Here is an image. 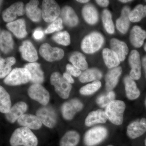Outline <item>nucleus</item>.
Wrapping results in <instances>:
<instances>
[{
    "instance_id": "58836bf2",
    "label": "nucleus",
    "mask_w": 146,
    "mask_h": 146,
    "mask_svg": "<svg viewBox=\"0 0 146 146\" xmlns=\"http://www.w3.org/2000/svg\"><path fill=\"white\" fill-rule=\"evenodd\" d=\"M101 86V82L100 80L94 81L81 87L80 89V93L84 96H89L96 93Z\"/></svg>"
},
{
    "instance_id": "cd10ccee",
    "label": "nucleus",
    "mask_w": 146,
    "mask_h": 146,
    "mask_svg": "<svg viewBox=\"0 0 146 146\" xmlns=\"http://www.w3.org/2000/svg\"><path fill=\"white\" fill-rule=\"evenodd\" d=\"M84 19L87 23L94 25L98 21V13L94 5L88 4L84 6L82 9Z\"/></svg>"
},
{
    "instance_id": "603ef678",
    "label": "nucleus",
    "mask_w": 146,
    "mask_h": 146,
    "mask_svg": "<svg viewBox=\"0 0 146 146\" xmlns=\"http://www.w3.org/2000/svg\"><path fill=\"white\" fill-rule=\"evenodd\" d=\"M145 146H146V138L145 140Z\"/></svg>"
},
{
    "instance_id": "8fccbe9b",
    "label": "nucleus",
    "mask_w": 146,
    "mask_h": 146,
    "mask_svg": "<svg viewBox=\"0 0 146 146\" xmlns=\"http://www.w3.org/2000/svg\"><path fill=\"white\" fill-rule=\"evenodd\" d=\"M144 49L145 50V51L146 52V42L145 44V46H144Z\"/></svg>"
},
{
    "instance_id": "bb28decb",
    "label": "nucleus",
    "mask_w": 146,
    "mask_h": 146,
    "mask_svg": "<svg viewBox=\"0 0 146 146\" xmlns=\"http://www.w3.org/2000/svg\"><path fill=\"white\" fill-rule=\"evenodd\" d=\"M123 81L126 95L127 98L132 100L139 98L141 92L134 80L131 78L129 76H126L124 78Z\"/></svg>"
},
{
    "instance_id": "2eb2a0df",
    "label": "nucleus",
    "mask_w": 146,
    "mask_h": 146,
    "mask_svg": "<svg viewBox=\"0 0 146 146\" xmlns=\"http://www.w3.org/2000/svg\"><path fill=\"white\" fill-rule=\"evenodd\" d=\"M22 57L25 60L33 63L38 59V54L36 49L31 42L25 41L19 48Z\"/></svg>"
},
{
    "instance_id": "1a4fd4ad",
    "label": "nucleus",
    "mask_w": 146,
    "mask_h": 146,
    "mask_svg": "<svg viewBox=\"0 0 146 146\" xmlns=\"http://www.w3.org/2000/svg\"><path fill=\"white\" fill-rule=\"evenodd\" d=\"M39 53L45 60L49 62L61 60L64 56V50L57 47H52L48 43L41 45Z\"/></svg>"
},
{
    "instance_id": "7c9ffc66",
    "label": "nucleus",
    "mask_w": 146,
    "mask_h": 146,
    "mask_svg": "<svg viewBox=\"0 0 146 146\" xmlns=\"http://www.w3.org/2000/svg\"><path fill=\"white\" fill-rule=\"evenodd\" d=\"M102 77V72L97 68L88 69L82 73L79 78L80 81L82 83L89 82L97 81L101 79Z\"/></svg>"
},
{
    "instance_id": "5701e85b",
    "label": "nucleus",
    "mask_w": 146,
    "mask_h": 146,
    "mask_svg": "<svg viewBox=\"0 0 146 146\" xmlns=\"http://www.w3.org/2000/svg\"><path fill=\"white\" fill-rule=\"evenodd\" d=\"M108 119L105 111L98 109L89 113L85 119V125L86 126L91 127L97 124L104 123Z\"/></svg>"
},
{
    "instance_id": "2f4dec72",
    "label": "nucleus",
    "mask_w": 146,
    "mask_h": 146,
    "mask_svg": "<svg viewBox=\"0 0 146 146\" xmlns=\"http://www.w3.org/2000/svg\"><path fill=\"white\" fill-rule=\"evenodd\" d=\"M80 136L75 131H68L60 139V146H77L79 143Z\"/></svg>"
},
{
    "instance_id": "a211bd4d",
    "label": "nucleus",
    "mask_w": 146,
    "mask_h": 146,
    "mask_svg": "<svg viewBox=\"0 0 146 146\" xmlns=\"http://www.w3.org/2000/svg\"><path fill=\"white\" fill-rule=\"evenodd\" d=\"M146 38V31L138 26H135L130 31L129 40L132 46L135 48H141Z\"/></svg>"
},
{
    "instance_id": "f704fd0d",
    "label": "nucleus",
    "mask_w": 146,
    "mask_h": 146,
    "mask_svg": "<svg viewBox=\"0 0 146 146\" xmlns=\"http://www.w3.org/2000/svg\"><path fill=\"white\" fill-rule=\"evenodd\" d=\"M16 60L13 56H10L0 60V78L6 77L11 71V66L16 63Z\"/></svg>"
},
{
    "instance_id": "5fc2aeb1",
    "label": "nucleus",
    "mask_w": 146,
    "mask_h": 146,
    "mask_svg": "<svg viewBox=\"0 0 146 146\" xmlns=\"http://www.w3.org/2000/svg\"><path fill=\"white\" fill-rule=\"evenodd\" d=\"M145 2H146V1H145Z\"/></svg>"
},
{
    "instance_id": "49530a36",
    "label": "nucleus",
    "mask_w": 146,
    "mask_h": 146,
    "mask_svg": "<svg viewBox=\"0 0 146 146\" xmlns=\"http://www.w3.org/2000/svg\"><path fill=\"white\" fill-rule=\"evenodd\" d=\"M142 65L143 68L144 72H145V78H146V55L145 56L142 61Z\"/></svg>"
},
{
    "instance_id": "393cba45",
    "label": "nucleus",
    "mask_w": 146,
    "mask_h": 146,
    "mask_svg": "<svg viewBox=\"0 0 146 146\" xmlns=\"http://www.w3.org/2000/svg\"><path fill=\"white\" fill-rule=\"evenodd\" d=\"M7 27L18 38H23L27 35L25 22L23 19H19L8 23Z\"/></svg>"
},
{
    "instance_id": "423d86ee",
    "label": "nucleus",
    "mask_w": 146,
    "mask_h": 146,
    "mask_svg": "<svg viewBox=\"0 0 146 146\" xmlns=\"http://www.w3.org/2000/svg\"><path fill=\"white\" fill-rule=\"evenodd\" d=\"M106 128L96 126L86 131L84 136V143L86 146H96L103 142L108 136Z\"/></svg>"
},
{
    "instance_id": "f3484780",
    "label": "nucleus",
    "mask_w": 146,
    "mask_h": 146,
    "mask_svg": "<svg viewBox=\"0 0 146 146\" xmlns=\"http://www.w3.org/2000/svg\"><path fill=\"white\" fill-rule=\"evenodd\" d=\"M27 108V105L25 102H18L11 107L8 113L6 114L5 117L9 122L14 123L25 114Z\"/></svg>"
},
{
    "instance_id": "f8f14e48",
    "label": "nucleus",
    "mask_w": 146,
    "mask_h": 146,
    "mask_svg": "<svg viewBox=\"0 0 146 146\" xmlns=\"http://www.w3.org/2000/svg\"><path fill=\"white\" fill-rule=\"evenodd\" d=\"M42 123L47 127L52 128L55 125L57 117L55 112L50 108L43 107L39 108L36 113Z\"/></svg>"
},
{
    "instance_id": "79ce46f5",
    "label": "nucleus",
    "mask_w": 146,
    "mask_h": 146,
    "mask_svg": "<svg viewBox=\"0 0 146 146\" xmlns=\"http://www.w3.org/2000/svg\"><path fill=\"white\" fill-rule=\"evenodd\" d=\"M66 68L67 72L69 73L71 75L74 76L76 77H79L81 74V70L73 65L68 64L66 65Z\"/></svg>"
},
{
    "instance_id": "412c9836",
    "label": "nucleus",
    "mask_w": 146,
    "mask_h": 146,
    "mask_svg": "<svg viewBox=\"0 0 146 146\" xmlns=\"http://www.w3.org/2000/svg\"><path fill=\"white\" fill-rule=\"evenodd\" d=\"M130 11V8L128 6L124 7L121 11V16L116 21L117 28L122 34H125L130 26L129 14Z\"/></svg>"
},
{
    "instance_id": "7ed1b4c3",
    "label": "nucleus",
    "mask_w": 146,
    "mask_h": 146,
    "mask_svg": "<svg viewBox=\"0 0 146 146\" xmlns=\"http://www.w3.org/2000/svg\"><path fill=\"white\" fill-rule=\"evenodd\" d=\"M104 42V37L100 33L94 32L84 38L81 43V49L86 53H94L102 48Z\"/></svg>"
},
{
    "instance_id": "ddd939ff",
    "label": "nucleus",
    "mask_w": 146,
    "mask_h": 146,
    "mask_svg": "<svg viewBox=\"0 0 146 146\" xmlns=\"http://www.w3.org/2000/svg\"><path fill=\"white\" fill-rule=\"evenodd\" d=\"M146 132V119L142 118L133 121L127 126V135L131 139H136Z\"/></svg>"
},
{
    "instance_id": "72a5a7b5",
    "label": "nucleus",
    "mask_w": 146,
    "mask_h": 146,
    "mask_svg": "<svg viewBox=\"0 0 146 146\" xmlns=\"http://www.w3.org/2000/svg\"><path fill=\"white\" fill-rule=\"evenodd\" d=\"M11 106L10 96L3 86H0V111L7 114L11 109Z\"/></svg>"
},
{
    "instance_id": "09e8293b",
    "label": "nucleus",
    "mask_w": 146,
    "mask_h": 146,
    "mask_svg": "<svg viewBox=\"0 0 146 146\" xmlns=\"http://www.w3.org/2000/svg\"><path fill=\"white\" fill-rule=\"evenodd\" d=\"M131 0H120L119 1L123 3H127L131 1Z\"/></svg>"
},
{
    "instance_id": "f257e3e1",
    "label": "nucleus",
    "mask_w": 146,
    "mask_h": 146,
    "mask_svg": "<svg viewBox=\"0 0 146 146\" xmlns=\"http://www.w3.org/2000/svg\"><path fill=\"white\" fill-rule=\"evenodd\" d=\"M38 139L29 128L23 127L16 129L11 135V146H37Z\"/></svg>"
},
{
    "instance_id": "c85d7f7f",
    "label": "nucleus",
    "mask_w": 146,
    "mask_h": 146,
    "mask_svg": "<svg viewBox=\"0 0 146 146\" xmlns=\"http://www.w3.org/2000/svg\"><path fill=\"white\" fill-rule=\"evenodd\" d=\"M14 42L10 33L3 30L0 34V48L3 52L7 54L10 52L13 48Z\"/></svg>"
},
{
    "instance_id": "dca6fc26",
    "label": "nucleus",
    "mask_w": 146,
    "mask_h": 146,
    "mask_svg": "<svg viewBox=\"0 0 146 146\" xmlns=\"http://www.w3.org/2000/svg\"><path fill=\"white\" fill-rule=\"evenodd\" d=\"M122 72L121 67L111 69L105 76L106 89L107 91H112L117 84L119 79Z\"/></svg>"
},
{
    "instance_id": "4be33fe9",
    "label": "nucleus",
    "mask_w": 146,
    "mask_h": 146,
    "mask_svg": "<svg viewBox=\"0 0 146 146\" xmlns=\"http://www.w3.org/2000/svg\"><path fill=\"white\" fill-rule=\"evenodd\" d=\"M39 4V1L32 0L26 5L25 10L27 16L33 22H39L42 17V11L38 7Z\"/></svg>"
},
{
    "instance_id": "6e6552de",
    "label": "nucleus",
    "mask_w": 146,
    "mask_h": 146,
    "mask_svg": "<svg viewBox=\"0 0 146 146\" xmlns=\"http://www.w3.org/2000/svg\"><path fill=\"white\" fill-rule=\"evenodd\" d=\"M29 96L43 106H46L50 100V94L44 87L39 84H33L28 90Z\"/></svg>"
},
{
    "instance_id": "37998d69",
    "label": "nucleus",
    "mask_w": 146,
    "mask_h": 146,
    "mask_svg": "<svg viewBox=\"0 0 146 146\" xmlns=\"http://www.w3.org/2000/svg\"><path fill=\"white\" fill-rule=\"evenodd\" d=\"M33 36H34L35 39L36 40H40L44 37V32L41 30H36L33 33Z\"/></svg>"
},
{
    "instance_id": "4c0bfd02",
    "label": "nucleus",
    "mask_w": 146,
    "mask_h": 146,
    "mask_svg": "<svg viewBox=\"0 0 146 146\" xmlns=\"http://www.w3.org/2000/svg\"><path fill=\"white\" fill-rule=\"evenodd\" d=\"M115 94L114 91H108L105 94H101L97 98L96 103L100 107L104 108L115 100Z\"/></svg>"
},
{
    "instance_id": "20e7f679",
    "label": "nucleus",
    "mask_w": 146,
    "mask_h": 146,
    "mask_svg": "<svg viewBox=\"0 0 146 146\" xmlns=\"http://www.w3.org/2000/svg\"><path fill=\"white\" fill-rule=\"evenodd\" d=\"M31 79V75L28 70L25 68H16L7 76L4 82L9 86H17L25 84Z\"/></svg>"
},
{
    "instance_id": "a19ab883",
    "label": "nucleus",
    "mask_w": 146,
    "mask_h": 146,
    "mask_svg": "<svg viewBox=\"0 0 146 146\" xmlns=\"http://www.w3.org/2000/svg\"><path fill=\"white\" fill-rule=\"evenodd\" d=\"M63 20L61 18H58L52 22L45 30V33L49 34L55 31H59L63 29Z\"/></svg>"
},
{
    "instance_id": "f03ea898",
    "label": "nucleus",
    "mask_w": 146,
    "mask_h": 146,
    "mask_svg": "<svg viewBox=\"0 0 146 146\" xmlns=\"http://www.w3.org/2000/svg\"><path fill=\"white\" fill-rule=\"evenodd\" d=\"M126 108L124 102L120 100H114L106 107L105 112L108 119L115 125L123 123V115Z\"/></svg>"
},
{
    "instance_id": "473e14b6",
    "label": "nucleus",
    "mask_w": 146,
    "mask_h": 146,
    "mask_svg": "<svg viewBox=\"0 0 146 146\" xmlns=\"http://www.w3.org/2000/svg\"><path fill=\"white\" fill-rule=\"evenodd\" d=\"M69 60L72 65L79 70L85 71L88 69V64L86 58L81 52H75L73 53L70 56Z\"/></svg>"
},
{
    "instance_id": "de8ad7c7",
    "label": "nucleus",
    "mask_w": 146,
    "mask_h": 146,
    "mask_svg": "<svg viewBox=\"0 0 146 146\" xmlns=\"http://www.w3.org/2000/svg\"><path fill=\"white\" fill-rule=\"evenodd\" d=\"M77 1L82 3H88L89 1V0H77Z\"/></svg>"
},
{
    "instance_id": "9b49d317",
    "label": "nucleus",
    "mask_w": 146,
    "mask_h": 146,
    "mask_svg": "<svg viewBox=\"0 0 146 146\" xmlns=\"http://www.w3.org/2000/svg\"><path fill=\"white\" fill-rule=\"evenodd\" d=\"M131 70L129 77L133 80H138L141 76V61L139 53L136 50L131 51L128 58Z\"/></svg>"
},
{
    "instance_id": "864d4df0",
    "label": "nucleus",
    "mask_w": 146,
    "mask_h": 146,
    "mask_svg": "<svg viewBox=\"0 0 146 146\" xmlns=\"http://www.w3.org/2000/svg\"><path fill=\"white\" fill-rule=\"evenodd\" d=\"M107 146H114L112 145H108Z\"/></svg>"
},
{
    "instance_id": "0eeeda50",
    "label": "nucleus",
    "mask_w": 146,
    "mask_h": 146,
    "mask_svg": "<svg viewBox=\"0 0 146 146\" xmlns=\"http://www.w3.org/2000/svg\"><path fill=\"white\" fill-rule=\"evenodd\" d=\"M42 11V18L47 23L56 20L61 12L59 5L53 0L43 1Z\"/></svg>"
},
{
    "instance_id": "c9c22d12",
    "label": "nucleus",
    "mask_w": 146,
    "mask_h": 146,
    "mask_svg": "<svg viewBox=\"0 0 146 146\" xmlns=\"http://www.w3.org/2000/svg\"><path fill=\"white\" fill-rule=\"evenodd\" d=\"M146 17V5H138L133 10L130 11L129 18L132 23L140 22Z\"/></svg>"
},
{
    "instance_id": "a878e982",
    "label": "nucleus",
    "mask_w": 146,
    "mask_h": 146,
    "mask_svg": "<svg viewBox=\"0 0 146 146\" xmlns=\"http://www.w3.org/2000/svg\"><path fill=\"white\" fill-rule=\"evenodd\" d=\"M110 46L111 49L117 54L120 61L125 60L128 53L129 49L124 42L116 38H112L110 40Z\"/></svg>"
},
{
    "instance_id": "ea45409f",
    "label": "nucleus",
    "mask_w": 146,
    "mask_h": 146,
    "mask_svg": "<svg viewBox=\"0 0 146 146\" xmlns=\"http://www.w3.org/2000/svg\"><path fill=\"white\" fill-rule=\"evenodd\" d=\"M52 39L58 44L67 46L70 44V36L68 32H60L52 36Z\"/></svg>"
},
{
    "instance_id": "6ab92c4d",
    "label": "nucleus",
    "mask_w": 146,
    "mask_h": 146,
    "mask_svg": "<svg viewBox=\"0 0 146 146\" xmlns=\"http://www.w3.org/2000/svg\"><path fill=\"white\" fill-rule=\"evenodd\" d=\"M18 122L21 126L35 130L40 129L42 125V122L37 116L30 114H24L18 119Z\"/></svg>"
},
{
    "instance_id": "c03bdc74",
    "label": "nucleus",
    "mask_w": 146,
    "mask_h": 146,
    "mask_svg": "<svg viewBox=\"0 0 146 146\" xmlns=\"http://www.w3.org/2000/svg\"><path fill=\"white\" fill-rule=\"evenodd\" d=\"M63 76L65 80L71 84L74 83V79L72 77V76L67 72L63 73Z\"/></svg>"
},
{
    "instance_id": "39448f33",
    "label": "nucleus",
    "mask_w": 146,
    "mask_h": 146,
    "mask_svg": "<svg viewBox=\"0 0 146 146\" xmlns=\"http://www.w3.org/2000/svg\"><path fill=\"white\" fill-rule=\"evenodd\" d=\"M50 81L51 84L54 86L56 92L60 98L64 99L68 98L72 90V85L65 80L61 74L57 72L52 73Z\"/></svg>"
},
{
    "instance_id": "4468645a",
    "label": "nucleus",
    "mask_w": 146,
    "mask_h": 146,
    "mask_svg": "<svg viewBox=\"0 0 146 146\" xmlns=\"http://www.w3.org/2000/svg\"><path fill=\"white\" fill-rule=\"evenodd\" d=\"M25 11L23 3L22 2L14 3L3 11V20L7 23L13 22L17 16H23Z\"/></svg>"
},
{
    "instance_id": "e433bc0d",
    "label": "nucleus",
    "mask_w": 146,
    "mask_h": 146,
    "mask_svg": "<svg viewBox=\"0 0 146 146\" xmlns=\"http://www.w3.org/2000/svg\"><path fill=\"white\" fill-rule=\"evenodd\" d=\"M102 21L105 29L108 33L112 34L115 32V26L112 19V15L109 10L105 9L102 15Z\"/></svg>"
},
{
    "instance_id": "aec40b11",
    "label": "nucleus",
    "mask_w": 146,
    "mask_h": 146,
    "mask_svg": "<svg viewBox=\"0 0 146 146\" xmlns=\"http://www.w3.org/2000/svg\"><path fill=\"white\" fill-rule=\"evenodd\" d=\"M60 15L64 23L68 27H75L78 23L77 15L74 9L69 6H65L62 8Z\"/></svg>"
},
{
    "instance_id": "a18cd8bd",
    "label": "nucleus",
    "mask_w": 146,
    "mask_h": 146,
    "mask_svg": "<svg viewBox=\"0 0 146 146\" xmlns=\"http://www.w3.org/2000/svg\"><path fill=\"white\" fill-rule=\"evenodd\" d=\"M96 1L99 5L102 7H107L109 4L108 0H97Z\"/></svg>"
},
{
    "instance_id": "c756f323",
    "label": "nucleus",
    "mask_w": 146,
    "mask_h": 146,
    "mask_svg": "<svg viewBox=\"0 0 146 146\" xmlns=\"http://www.w3.org/2000/svg\"><path fill=\"white\" fill-rule=\"evenodd\" d=\"M102 56L105 64L109 69L117 68L120 65L121 61L117 55L111 49L104 48L103 50Z\"/></svg>"
},
{
    "instance_id": "b1692460",
    "label": "nucleus",
    "mask_w": 146,
    "mask_h": 146,
    "mask_svg": "<svg viewBox=\"0 0 146 146\" xmlns=\"http://www.w3.org/2000/svg\"><path fill=\"white\" fill-rule=\"evenodd\" d=\"M28 70L31 75V81L34 84H41L44 81V74L40 68V64L33 62L28 63L25 68Z\"/></svg>"
},
{
    "instance_id": "9d476101",
    "label": "nucleus",
    "mask_w": 146,
    "mask_h": 146,
    "mask_svg": "<svg viewBox=\"0 0 146 146\" xmlns=\"http://www.w3.org/2000/svg\"><path fill=\"white\" fill-rule=\"evenodd\" d=\"M83 105L78 99H73L66 102L61 107V112L63 118L67 120L72 119L77 112L82 110Z\"/></svg>"
},
{
    "instance_id": "3c124183",
    "label": "nucleus",
    "mask_w": 146,
    "mask_h": 146,
    "mask_svg": "<svg viewBox=\"0 0 146 146\" xmlns=\"http://www.w3.org/2000/svg\"><path fill=\"white\" fill-rule=\"evenodd\" d=\"M145 107L146 108V98L145 100Z\"/></svg>"
}]
</instances>
